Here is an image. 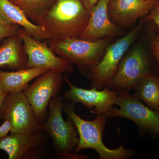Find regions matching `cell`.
Wrapping results in <instances>:
<instances>
[{"label":"cell","mask_w":159,"mask_h":159,"mask_svg":"<svg viewBox=\"0 0 159 159\" xmlns=\"http://www.w3.org/2000/svg\"><path fill=\"white\" fill-rule=\"evenodd\" d=\"M0 19L6 23L19 26L35 39L41 41L49 39L44 29L31 21L22 9L10 0H0Z\"/></svg>","instance_id":"9a60e30c"},{"label":"cell","mask_w":159,"mask_h":159,"mask_svg":"<svg viewBox=\"0 0 159 159\" xmlns=\"http://www.w3.org/2000/svg\"><path fill=\"white\" fill-rule=\"evenodd\" d=\"M87 10L90 13L92 9L97 4L99 0H81Z\"/></svg>","instance_id":"cb8c5ba5"},{"label":"cell","mask_w":159,"mask_h":159,"mask_svg":"<svg viewBox=\"0 0 159 159\" xmlns=\"http://www.w3.org/2000/svg\"><path fill=\"white\" fill-rule=\"evenodd\" d=\"M110 0H99L90 11L87 26L79 38L86 40H98L114 37L119 32L118 26L109 19L107 7Z\"/></svg>","instance_id":"5bb4252c"},{"label":"cell","mask_w":159,"mask_h":159,"mask_svg":"<svg viewBox=\"0 0 159 159\" xmlns=\"http://www.w3.org/2000/svg\"><path fill=\"white\" fill-rule=\"evenodd\" d=\"M140 25H138L119 40L109 44L102 59L87 73L91 81V88L102 89L110 82L122 57L138 37Z\"/></svg>","instance_id":"8992f818"},{"label":"cell","mask_w":159,"mask_h":159,"mask_svg":"<svg viewBox=\"0 0 159 159\" xmlns=\"http://www.w3.org/2000/svg\"><path fill=\"white\" fill-rule=\"evenodd\" d=\"M110 38L106 37L91 41L77 38H67L61 40L48 39L47 42L55 54L75 65L84 74L102 59Z\"/></svg>","instance_id":"277c9868"},{"label":"cell","mask_w":159,"mask_h":159,"mask_svg":"<svg viewBox=\"0 0 159 159\" xmlns=\"http://www.w3.org/2000/svg\"><path fill=\"white\" fill-rule=\"evenodd\" d=\"M64 82L62 73L48 70L37 77L32 84H29L23 91L40 125L43 124L48 118L50 100L58 96Z\"/></svg>","instance_id":"52a82bcc"},{"label":"cell","mask_w":159,"mask_h":159,"mask_svg":"<svg viewBox=\"0 0 159 159\" xmlns=\"http://www.w3.org/2000/svg\"><path fill=\"white\" fill-rule=\"evenodd\" d=\"M156 0H110L107 7L109 19L117 26L129 27L139 18L148 15Z\"/></svg>","instance_id":"4fadbf2b"},{"label":"cell","mask_w":159,"mask_h":159,"mask_svg":"<svg viewBox=\"0 0 159 159\" xmlns=\"http://www.w3.org/2000/svg\"><path fill=\"white\" fill-rule=\"evenodd\" d=\"M75 104L68 101L64 103L63 110L74 122L78 132L79 142L74 149L75 153L84 149L90 148L97 152L100 159H125L133 155V150L124 148L122 145L112 149L104 145L102 137L108 117L99 115L92 121L84 120L76 113Z\"/></svg>","instance_id":"7a4b0ae2"},{"label":"cell","mask_w":159,"mask_h":159,"mask_svg":"<svg viewBox=\"0 0 159 159\" xmlns=\"http://www.w3.org/2000/svg\"><path fill=\"white\" fill-rule=\"evenodd\" d=\"M20 28L19 26L6 23L0 19V42L6 38L18 34Z\"/></svg>","instance_id":"ffe728a7"},{"label":"cell","mask_w":159,"mask_h":159,"mask_svg":"<svg viewBox=\"0 0 159 159\" xmlns=\"http://www.w3.org/2000/svg\"><path fill=\"white\" fill-rule=\"evenodd\" d=\"M148 56L141 46L134 48L123 56L116 72L106 85L118 94L129 93L150 73Z\"/></svg>","instance_id":"5b68a950"},{"label":"cell","mask_w":159,"mask_h":159,"mask_svg":"<svg viewBox=\"0 0 159 159\" xmlns=\"http://www.w3.org/2000/svg\"><path fill=\"white\" fill-rule=\"evenodd\" d=\"M8 93H5L0 89V107L2 104L4 99H5Z\"/></svg>","instance_id":"d4e9b609"},{"label":"cell","mask_w":159,"mask_h":159,"mask_svg":"<svg viewBox=\"0 0 159 159\" xmlns=\"http://www.w3.org/2000/svg\"><path fill=\"white\" fill-rule=\"evenodd\" d=\"M43 130L31 133H17L0 139V150L9 159H39L43 154L42 145L47 140Z\"/></svg>","instance_id":"7c38bea8"},{"label":"cell","mask_w":159,"mask_h":159,"mask_svg":"<svg viewBox=\"0 0 159 159\" xmlns=\"http://www.w3.org/2000/svg\"><path fill=\"white\" fill-rule=\"evenodd\" d=\"M152 53L159 63V40L153 41L152 43Z\"/></svg>","instance_id":"603a6c76"},{"label":"cell","mask_w":159,"mask_h":159,"mask_svg":"<svg viewBox=\"0 0 159 159\" xmlns=\"http://www.w3.org/2000/svg\"><path fill=\"white\" fill-rule=\"evenodd\" d=\"M48 70L39 68H30L15 72L0 71V89L7 93L23 92L33 79Z\"/></svg>","instance_id":"e0dca14e"},{"label":"cell","mask_w":159,"mask_h":159,"mask_svg":"<svg viewBox=\"0 0 159 159\" xmlns=\"http://www.w3.org/2000/svg\"><path fill=\"white\" fill-rule=\"evenodd\" d=\"M108 117H121L134 122L142 131L159 134V112L143 104L141 100L129 93L118 94Z\"/></svg>","instance_id":"9c48e42d"},{"label":"cell","mask_w":159,"mask_h":159,"mask_svg":"<svg viewBox=\"0 0 159 159\" xmlns=\"http://www.w3.org/2000/svg\"><path fill=\"white\" fill-rule=\"evenodd\" d=\"M90 13L81 0H57L38 22L51 40L67 38H79L89 20Z\"/></svg>","instance_id":"6da1fadb"},{"label":"cell","mask_w":159,"mask_h":159,"mask_svg":"<svg viewBox=\"0 0 159 159\" xmlns=\"http://www.w3.org/2000/svg\"><path fill=\"white\" fill-rule=\"evenodd\" d=\"M158 76V77H159V76Z\"/></svg>","instance_id":"4316f807"},{"label":"cell","mask_w":159,"mask_h":159,"mask_svg":"<svg viewBox=\"0 0 159 159\" xmlns=\"http://www.w3.org/2000/svg\"><path fill=\"white\" fill-rule=\"evenodd\" d=\"M64 103L62 98L57 97L50 100L48 116L42 125V129L52 139L54 150L60 158L87 159L89 157L72 154L78 142V133L76 125L68 118L65 121L62 117Z\"/></svg>","instance_id":"3957f363"},{"label":"cell","mask_w":159,"mask_h":159,"mask_svg":"<svg viewBox=\"0 0 159 159\" xmlns=\"http://www.w3.org/2000/svg\"><path fill=\"white\" fill-rule=\"evenodd\" d=\"M9 120L11 134H29L43 130L23 92L9 93L0 107V120Z\"/></svg>","instance_id":"ba28073f"},{"label":"cell","mask_w":159,"mask_h":159,"mask_svg":"<svg viewBox=\"0 0 159 159\" xmlns=\"http://www.w3.org/2000/svg\"><path fill=\"white\" fill-rule=\"evenodd\" d=\"M57 0H17L14 4L19 6L26 16L33 23L38 22L44 16Z\"/></svg>","instance_id":"d6986e66"},{"label":"cell","mask_w":159,"mask_h":159,"mask_svg":"<svg viewBox=\"0 0 159 159\" xmlns=\"http://www.w3.org/2000/svg\"><path fill=\"white\" fill-rule=\"evenodd\" d=\"M147 21H152L158 27V34L157 39L159 40V0H156L152 9L147 17Z\"/></svg>","instance_id":"44dd1931"},{"label":"cell","mask_w":159,"mask_h":159,"mask_svg":"<svg viewBox=\"0 0 159 159\" xmlns=\"http://www.w3.org/2000/svg\"><path fill=\"white\" fill-rule=\"evenodd\" d=\"M65 82L69 87L68 90L63 94L62 98L74 103H81L87 108L90 109L92 113L105 115L108 114L116 103L118 93L106 86L103 89L96 88L86 89L77 87L70 81L66 74L64 75Z\"/></svg>","instance_id":"8fae6325"},{"label":"cell","mask_w":159,"mask_h":159,"mask_svg":"<svg viewBox=\"0 0 159 159\" xmlns=\"http://www.w3.org/2000/svg\"><path fill=\"white\" fill-rule=\"evenodd\" d=\"M11 129V124L9 120L6 119L2 124L0 126V139L6 136Z\"/></svg>","instance_id":"7402d4cb"},{"label":"cell","mask_w":159,"mask_h":159,"mask_svg":"<svg viewBox=\"0 0 159 159\" xmlns=\"http://www.w3.org/2000/svg\"><path fill=\"white\" fill-rule=\"evenodd\" d=\"M19 34L22 39L27 56V68H39L71 74L74 65L65 58L55 54L50 48L47 40L42 42L29 35L21 28Z\"/></svg>","instance_id":"30bf717a"},{"label":"cell","mask_w":159,"mask_h":159,"mask_svg":"<svg viewBox=\"0 0 159 159\" xmlns=\"http://www.w3.org/2000/svg\"><path fill=\"white\" fill-rule=\"evenodd\" d=\"M134 96L148 107L159 112V78L151 74L145 77L134 88Z\"/></svg>","instance_id":"ac0fdd59"},{"label":"cell","mask_w":159,"mask_h":159,"mask_svg":"<svg viewBox=\"0 0 159 159\" xmlns=\"http://www.w3.org/2000/svg\"><path fill=\"white\" fill-rule=\"evenodd\" d=\"M27 63L28 56L19 33L4 39L0 44V68L22 70L27 68Z\"/></svg>","instance_id":"2e32d148"},{"label":"cell","mask_w":159,"mask_h":159,"mask_svg":"<svg viewBox=\"0 0 159 159\" xmlns=\"http://www.w3.org/2000/svg\"><path fill=\"white\" fill-rule=\"evenodd\" d=\"M17 0H12V2L14 3H15L16 2H17Z\"/></svg>","instance_id":"484cf974"}]
</instances>
